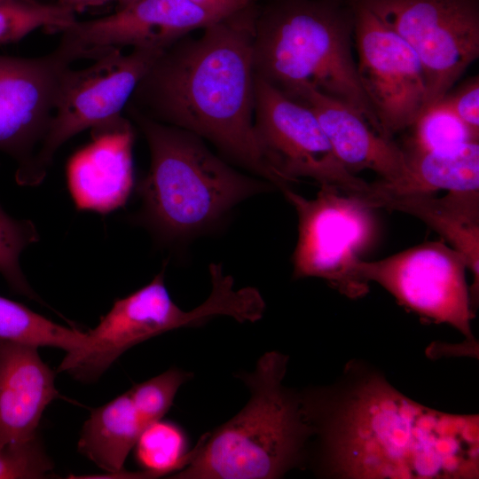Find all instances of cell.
I'll use <instances>...</instances> for the list:
<instances>
[{"mask_svg": "<svg viewBox=\"0 0 479 479\" xmlns=\"http://www.w3.org/2000/svg\"><path fill=\"white\" fill-rule=\"evenodd\" d=\"M320 436L322 466L345 478H477L478 415H453L417 404L382 378L366 377L334 401L325 390L302 395Z\"/></svg>", "mask_w": 479, "mask_h": 479, "instance_id": "6da1fadb", "label": "cell"}, {"mask_svg": "<svg viewBox=\"0 0 479 479\" xmlns=\"http://www.w3.org/2000/svg\"><path fill=\"white\" fill-rule=\"evenodd\" d=\"M256 13L252 2L166 48L127 106L208 141L223 158L281 190L288 185L267 166L254 135Z\"/></svg>", "mask_w": 479, "mask_h": 479, "instance_id": "7a4b0ae2", "label": "cell"}, {"mask_svg": "<svg viewBox=\"0 0 479 479\" xmlns=\"http://www.w3.org/2000/svg\"><path fill=\"white\" fill-rule=\"evenodd\" d=\"M150 151V169L137 185V220L161 242H182L205 232L246 199L276 188L240 172L200 137L152 120L126 106Z\"/></svg>", "mask_w": 479, "mask_h": 479, "instance_id": "3957f363", "label": "cell"}, {"mask_svg": "<svg viewBox=\"0 0 479 479\" xmlns=\"http://www.w3.org/2000/svg\"><path fill=\"white\" fill-rule=\"evenodd\" d=\"M353 26L349 0H275L257 9L255 75L287 97L310 86L348 105L384 135L358 80Z\"/></svg>", "mask_w": 479, "mask_h": 479, "instance_id": "277c9868", "label": "cell"}, {"mask_svg": "<svg viewBox=\"0 0 479 479\" xmlns=\"http://www.w3.org/2000/svg\"><path fill=\"white\" fill-rule=\"evenodd\" d=\"M288 356L269 351L252 372H239L249 390L246 405L203 434L176 479H274L297 467L315 434L302 396L283 384Z\"/></svg>", "mask_w": 479, "mask_h": 479, "instance_id": "5b68a950", "label": "cell"}, {"mask_svg": "<svg viewBox=\"0 0 479 479\" xmlns=\"http://www.w3.org/2000/svg\"><path fill=\"white\" fill-rule=\"evenodd\" d=\"M211 292L198 307L182 310L164 284V269L147 285L116 300L98 325L87 333L86 344L66 354L58 372H67L82 382L97 381L125 351L164 333L198 327L226 316L240 323L260 320L265 302L252 287L235 288L234 279L220 263L209 265Z\"/></svg>", "mask_w": 479, "mask_h": 479, "instance_id": "8992f818", "label": "cell"}, {"mask_svg": "<svg viewBox=\"0 0 479 479\" xmlns=\"http://www.w3.org/2000/svg\"><path fill=\"white\" fill-rule=\"evenodd\" d=\"M281 192L298 218L293 277L322 279L352 299L366 294L369 285L357 277L354 266L374 240V209L358 196L331 185H320L312 199L289 186Z\"/></svg>", "mask_w": 479, "mask_h": 479, "instance_id": "52a82bcc", "label": "cell"}, {"mask_svg": "<svg viewBox=\"0 0 479 479\" xmlns=\"http://www.w3.org/2000/svg\"><path fill=\"white\" fill-rule=\"evenodd\" d=\"M161 52L135 48L123 53L114 49L86 67H68L47 134L20 185L39 184L56 152L74 136L123 116L137 84Z\"/></svg>", "mask_w": 479, "mask_h": 479, "instance_id": "ba28073f", "label": "cell"}, {"mask_svg": "<svg viewBox=\"0 0 479 479\" xmlns=\"http://www.w3.org/2000/svg\"><path fill=\"white\" fill-rule=\"evenodd\" d=\"M414 51L422 67L426 109L437 104L479 57V0H352Z\"/></svg>", "mask_w": 479, "mask_h": 479, "instance_id": "9c48e42d", "label": "cell"}, {"mask_svg": "<svg viewBox=\"0 0 479 479\" xmlns=\"http://www.w3.org/2000/svg\"><path fill=\"white\" fill-rule=\"evenodd\" d=\"M254 135L263 161L286 185L308 178L347 194L369 190L370 183L339 161L314 113L256 75Z\"/></svg>", "mask_w": 479, "mask_h": 479, "instance_id": "30bf717a", "label": "cell"}, {"mask_svg": "<svg viewBox=\"0 0 479 479\" xmlns=\"http://www.w3.org/2000/svg\"><path fill=\"white\" fill-rule=\"evenodd\" d=\"M464 255L441 241H428L377 261L358 259L357 277L376 282L401 304L473 338V318Z\"/></svg>", "mask_w": 479, "mask_h": 479, "instance_id": "8fae6325", "label": "cell"}, {"mask_svg": "<svg viewBox=\"0 0 479 479\" xmlns=\"http://www.w3.org/2000/svg\"><path fill=\"white\" fill-rule=\"evenodd\" d=\"M357 72L383 134L411 128L427 105L420 62L411 46L363 5L349 0Z\"/></svg>", "mask_w": 479, "mask_h": 479, "instance_id": "7c38bea8", "label": "cell"}, {"mask_svg": "<svg viewBox=\"0 0 479 479\" xmlns=\"http://www.w3.org/2000/svg\"><path fill=\"white\" fill-rule=\"evenodd\" d=\"M74 62L59 43L35 58L0 55V151L17 161L19 185L47 134L62 77Z\"/></svg>", "mask_w": 479, "mask_h": 479, "instance_id": "4fadbf2b", "label": "cell"}, {"mask_svg": "<svg viewBox=\"0 0 479 479\" xmlns=\"http://www.w3.org/2000/svg\"><path fill=\"white\" fill-rule=\"evenodd\" d=\"M223 18L188 0H134L114 13L76 20L60 32L59 43L75 61L93 60L124 47L163 51L191 32Z\"/></svg>", "mask_w": 479, "mask_h": 479, "instance_id": "5bb4252c", "label": "cell"}, {"mask_svg": "<svg viewBox=\"0 0 479 479\" xmlns=\"http://www.w3.org/2000/svg\"><path fill=\"white\" fill-rule=\"evenodd\" d=\"M90 131V143L68 161L67 185L77 209L105 214L130 195L134 130L130 120L122 116Z\"/></svg>", "mask_w": 479, "mask_h": 479, "instance_id": "9a60e30c", "label": "cell"}, {"mask_svg": "<svg viewBox=\"0 0 479 479\" xmlns=\"http://www.w3.org/2000/svg\"><path fill=\"white\" fill-rule=\"evenodd\" d=\"M288 98L314 113L335 156L349 173L368 169L381 181L392 182L405 172L404 149L348 105L310 86L300 87Z\"/></svg>", "mask_w": 479, "mask_h": 479, "instance_id": "2e32d148", "label": "cell"}, {"mask_svg": "<svg viewBox=\"0 0 479 479\" xmlns=\"http://www.w3.org/2000/svg\"><path fill=\"white\" fill-rule=\"evenodd\" d=\"M58 395L38 347L0 339V446L38 436L41 417Z\"/></svg>", "mask_w": 479, "mask_h": 479, "instance_id": "e0dca14e", "label": "cell"}, {"mask_svg": "<svg viewBox=\"0 0 479 479\" xmlns=\"http://www.w3.org/2000/svg\"><path fill=\"white\" fill-rule=\"evenodd\" d=\"M358 197L373 209L399 211L421 220L464 255L474 278L469 296L475 309L479 285V191L448 192L440 198L432 194Z\"/></svg>", "mask_w": 479, "mask_h": 479, "instance_id": "ac0fdd59", "label": "cell"}, {"mask_svg": "<svg viewBox=\"0 0 479 479\" xmlns=\"http://www.w3.org/2000/svg\"><path fill=\"white\" fill-rule=\"evenodd\" d=\"M406 170L392 182L370 183L361 196H398L448 192L479 191V142L438 150L403 148Z\"/></svg>", "mask_w": 479, "mask_h": 479, "instance_id": "d6986e66", "label": "cell"}, {"mask_svg": "<svg viewBox=\"0 0 479 479\" xmlns=\"http://www.w3.org/2000/svg\"><path fill=\"white\" fill-rule=\"evenodd\" d=\"M150 424L128 390L90 412L81 431L78 451L108 477L120 478L126 471L128 455Z\"/></svg>", "mask_w": 479, "mask_h": 479, "instance_id": "ffe728a7", "label": "cell"}, {"mask_svg": "<svg viewBox=\"0 0 479 479\" xmlns=\"http://www.w3.org/2000/svg\"><path fill=\"white\" fill-rule=\"evenodd\" d=\"M87 333L59 325L25 305L0 296V339L71 354L83 349Z\"/></svg>", "mask_w": 479, "mask_h": 479, "instance_id": "44dd1931", "label": "cell"}, {"mask_svg": "<svg viewBox=\"0 0 479 479\" xmlns=\"http://www.w3.org/2000/svg\"><path fill=\"white\" fill-rule=\"evenodd\" d=\"M134 448L137 462L145 478L177 473L190 462L193 454L192 448H188L184 430L162 420L145 428Z\"/></svg>", "mask_w": 479, "mask_h": 479, "instance_id": "7402d4cb", "label": "cell"}, {"mask_svg": "<svg viewBox=\"0 0 479 479\" xmlns=\"http://www.w3.org/2000/svg\"><path fill=\"white\" fill-rule=\"evenodd\" d=\"M75 11L38 0H0V44L20 41L38 28L61 32L76 20Z\"/></svg>", "mask_w": 479, "mask_h": 479, "instance_id": "603a6c76", "label": "cell"}, {"mask_svg": "<svg viewBox=\"0 0 479 479\" xmlns=\"http://www.w3.org/2000/svg\"><path fill=\"white\" fill-rule=\"evenodd\" d=\"M38 240L37 231L30 220L13 218L0 207V273L16 294L41 302L20 265L22 251Z\"/></svg>", "mask_w": 479, "mask_h": 479, "instance_id": "cb8c5ba5", "label": "cell"}, {"mask_svg": "<svg viewBox=\"0 0 479 479\" xmlns=\"http://www.w3.org/2000/svg\"><path fill=\"white\" fill-rule=\"evenodd\" d=\"M411 128L413 132L407 148L438 150L479 139V136L440 103L425 110Z\"/></svg>", "mask_w": 479, "mask_h": 479, "instance_id": "d4e9b609", "label": "cell"}, {"mask_svg": "<svg viewBox=\"0 0 479 479\" xmlns=\"http://www.w3.org/2000/svg\"><path fill=\"white\" fill-rule=\"evenodd\" d=\"M192 377V373L178 368L164 373L130 389L132 398L152 424L162 419L171 407L179 388Z\"/></svg>", "mask_w": 479, "mask_h": 479, "instance_id": "484cf974", "label": "cell"}, {"mask_svg": "<svg viewBox=\"0 0 479 479\" xmlns=\"http://www.w3.org/2000/svg\"><path fill=\"white\" fill-rule=\"evenodd\" d=\"M52 469L39 436L0 446V479L46 478Z\"/></svg>", "mask_w": 479, "mask_h": 479, "instance_id": "4316f807", "label": "cell"}, {"mask_svg": "<svg viewBox=\"0 0 479 479\" xmlns=\"http://www.w3.org/2000/svg\"><path fill=\"white\" fill-rule=\"evenodd\" d=\"M438 103L451 110L475 135L479 136L478 75L451 90Z\"/></svg>", "mask_w": 479, "mask_h": 479, "instance_id": "83f0119b", "label": "cell"}, {"mask_svg": "<svg viewBox=\"0 0 479 479\" xmlns=\"http://www.w3.org/2000/svg\"><path fill=\"white\" fill-rule=\"evenodd\" d=\"M221 17L230 16L248 6L253 0H188Z\"/></svg>", "mask_w": 479, "mask_h": 479, "instance_id": "f1b7e54d", "label": "cell"}, {"mask_svg": "<svg viewBox=\"0 0 479 479\" xmlns=\"http://www.w3.org/2000/svg\"><path fill=\"white\" fill-rule=\"evenodd\" d=\"M113 0H59V3L75 10H82L105 4Z\"/></svg>", "mask_w": 479, "mask_h": 479, "instance_id": "f546056e", "label": "cell"}, {"mask_svg": "<svg viewBox=\"0 0 479 479\" xmlns=\"http://www.w3.org/2000/svg\"><path fill=\"white\" fill-rule=\"evenodd\" d=\"M117 1L119 3V8H121V7H123V6L130 4L134 0H117Z\"/></svg>", "mask_w": 479, "mask_h": 479, "instance_id": "4dcf8cb0", "label": "cell"}]
</instances>
